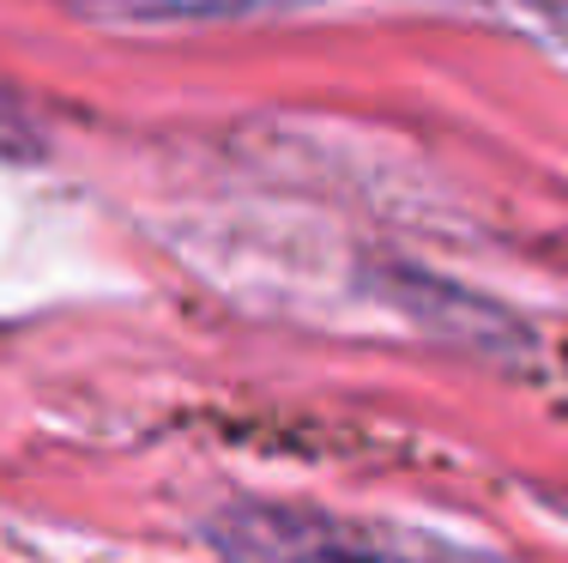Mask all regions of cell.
Returning a JSON list of instances; mask_svg holds the SVG:
<instances>
[{
    "label": "cell",
    "mask_w": 568,
    "mask_h": 563,
    "mask_svg": "<svg viewBox=\"0 0 568 563\" xmlns=\"http://www.w3.org/2000/svg\"><path fill=\"white\" fill-rule=\"evenodd\" d=\"M0 158H37V133L7 98H0Z\"/></svg>",
    "instance_id": "2"
},
{
    "label": "cell",
    "mask_w": 568,
    "mask_h": 563,
    "mask_svg": "<svg viewBox=\"0 0 568 563\" xmlns=\"http://www.w3.org/2000/svg\"><path fill=\"white\" fill-rule=\"evenodd\" d=\"M85 19L110 24H212V19H266V12H303L321 0H61Z\"/></svg>",
    "instance_id": "1"
}]
</instances>
